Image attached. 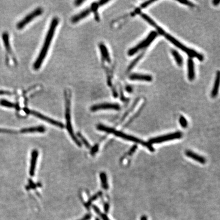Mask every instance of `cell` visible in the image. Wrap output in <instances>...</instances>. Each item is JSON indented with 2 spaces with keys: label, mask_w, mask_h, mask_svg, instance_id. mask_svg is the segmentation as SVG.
<instances>
[{
  "label": "cell",
  "mask_w": 220,
  "mask_h": 220,
  "mask_svg": "<svg viewBox=\"0 0 220 220\" xmlns=\"http://www.w3.org/2000/svg\"><path fill=\"white\" fill-rule=\"evenodd\" d=\"M59 23V20L58 18H54L50 23V27L45 38V41L43 43L41 51L39 52L37 58L36 59L33 64V68L35 70H38L40 68L46 58Z\"/></svg>",
  "instance_id": "1"
},
{
  "label": "cell",
  "mask_w": 220,
  "mask_h": 220,
  "mask_svg": "<svg viewBox=\"0 0 220 220\" xmlns=\"http://www.w3.org/2000/svg\"><path fill=\"white\" fill-rule=\"evenodd\" d=\"M97 128L100 131H104L107 133H112L116 136L124 139L125 140L135 142L136 143H138L146 147L148 149H149L151 152H153L155 151V148L153 147V145L151 144H150L149 142H145L144 141L141 140L140 139L133 137L131 135H128L121 131H118L113 128H109L108 126H106L103 125H98L97 126Z\"/></svg>",
  "instance_id": "2"
},
{
  "label": "cell",
  "mask_w": 220,
  "mask_h": 220,
  "mask_svg": "<svg viewBox=\"0 0 220 220\" xmlns=\"http://www.w3.org/2000/svg\"><path fill=\"white\" fill-rule=\"evenodd\" d=\"M65 100L66 101L65 118L66 121V127L69 135L73 140L75 141L77 145L81 146V143L75 136L73 131L71 121L70 115V104H71V92L70 89H66L64 92Z\"/></svg>",
  "instance_id": "3"
},
{
  "label": "cell",
  "mask_w": 220,
  "mask_h": 220,
  "mask_svg": "<svg viewBox=\"0 0 220 220\" xmlns=\"http://www.w3.org/2000/svg\"><path fill=\"white\" fill-rule=\"evenodd\" d=\"M108 1H100L99 2H95L91 5L90 7L87 8L86 9L82 11V12L76 14L71 18V23H78L81 20H83L84 18H86L92 12L94 13L95 16V19L96 21H100V17L98 14V9L100 6H103L107 3H108Z\"/></svg>",
  "instance_id": "4"
},
{
  "label": "cell",
  "mask_w": 220,
  "mask_h": 220,
  "mask_svg": "<svg viewBox=\"0 0 220 220\" xmlns=\"http://www.w3.org/2000/svg\"><path fill=\"white\" fill-rule=\"evenodd\" d=\"M164 35L165 36L166 38H167L169 41H170L171 43H172L176 47H177L178 48H179L181 51L185 52L191 58H196L199 60H203L204 57L200 54L196 52L195 50H192V49L187 48L186 46L183 45L181 43L179 42L177 39L174 38L173 36L167 34V33H165Z\"/></svg>",
  "instance_id": "5"
},
{
  "label": "cell",
  "mask_w": 220,
  "mask_h": 220,
  "mask_svg": "<svg viewBox=\"0 0 220 220\" xmlns=\"http://www.w3.org/2000/svg\"><path fill=\"white\" fill-rule=\"evenodd\" d=\"M157 35H158V33L155 31H152L150 32L147 37L143 40L142 42L139 43L138 45L136 46L133 47V48L130 49L128 52V55L129 56H133L135 54L137 53V52L139 51L140 50H142L149 46V45L153 43L154 39L156 37Z\"/></svg>",
  "instance_id": "6"
},
{
  "label": "cell",
  "mask_w": 220,
  "mask_h": 220,
  "mask_svg": "<svg viewBox=\"0 0 220 220\" xmlns=\"http://www.w3.org/2000/svg\"><path fill=\"white\" fill-rule=\"evenodd\" d=\"M43 12V10L42 8L38 7L37 8H36L31 12L30 13H29L25 16V18H23L21 21H20L17 23L16 28L18 30H22L28 23H30L33 20H34L36 18L41 15Z\"/></svg>",
  "instance_id": "7"
},
{
  "label": "cell",
  "mask_w": 220,
  "mask_h": 220,
  "mask_svg": "<svg viewBox=\"0 0 220 220\" xmlns=\"http://www.w3.org/2000/svg\"><path fill=\"white\" fill-rule=\"evenodd\" d=\"M183 136V133L180 131H176L173 133H169L167 135L158 136V137L150 139L149 140V143L151 145L153 144H158L162 142L173 140L175 139L181 138Z\"/></svg>",
  "instance_id": "8"
},
{
  "label": "cell",
  "mask_w": 220,
  "mask_h": 220,
  "mask_svg": "<svg viewBox=\"0 0 220 220\" xmlns=\"http://www.w3.org/2000/svg\"><path fill=\"white\" fill-rule=\"evenodd\" d=\"M24 111L26 113L31 114V115L34 116L35 117H37L39 119L45 121H46L50 124H52V125H54L57 126V127H59V128H64V125H63V124H62V123L55 120L54 119H51L50 117L43 115L42 114L35 111L34 110H31L25 108L24 109Z\"/></svg>",
  "instance_id": "9"
},
{
  "label": "cell",
  "mask_w": 220,
  "mask_h": 220,
  "mask_svg": "<svg viewBox=\"0 0 220 220\" xmlns=\"http://www.w3.org/2000/svg\"><path fill=\"white\" fill-rule=\"evenodd\" d=\"M2 40L3 41L4 45L5 46L6 51L7 52V55L8 56V61L10 60V58L13 61L14 64L15 65L17 63V61H16V59L13 54L10 41H9L10 40H9V34L7 32H4L2 34Z\"/></svg>",
  "instance_id": "10"
},
{
  "label": "cell",
  "mask_w": 220,
  "mask_h": 220,
  "mask_svg": "<svg viewBox=\"0 0 220 220\" xmlns=\"http://www.w3.org/2000/svg\"><path fill=\"white\" fill-rule=\"evenodd\" d=\"M119 110L120 109V105L117 103H103L93 106L91 108V110L93 112L101 110Z\"/></svg>",
  "instance_id": "11"
},
{
  "label": "cell",
  "mask_w": 220,
  "mask_h": 220,
  "mask_svg": "<svg viewBox=\"0 0 220 220\" xmlns=\"http://www.w3.org/2000/svg\"><path fill=\"white\" fill-rule=\"evenodd\" d=\"M38 156V152L36 150H34L32 152L30 168V174L31 176H33L35 174L36 162Z\"/></svg>",
  "instance_id": "12"
},
{
  "label": "cell",
  "mask_w": 220,
  "mask_h": 220,
  "mask_svg": "<svg viewBox=\"0 0 220 220\" xmlns=\"http://www.w3.org/2000/svg\"><path fill=\"white\" fill-rule=\"evenodd\" d=\"M141 16L144 20H145L148 23L150 24V25H151V26H153V27L156 29L159 34H161V35H164L165 34V31L162 29V28L159 27L158 25H157L155 21H153V20H152L151 18H150L147 14H145V13H141Z\"/></svg>",
  "instance_id": "13"
},
{
  "label": "cell",
  "mask_w": 220,
  "mask_h": 220,
  "mask_svg": "<svg viewBox=\"0 0 220 220\" xmlns=\"http://www.w3.org/2000/svg\"><path fill=\"white\" fill-rule=\"evenodd\" d=\"M186 155L188 158H192L194 161L199 162L202 164H204L206 163V159L204 158V157L201 156L200 155H198L191 150H186Z\"/></svg>",
  "instance_id": "14"
},
{
  "label": "cell",
  "mask_w": 220,
  "mask_h": 220,
  "mask_svg": "<svg viewBox=\"0 0 220 220\" xmlns=\"http://www.w3.org/2000/svg\"><path fill=\"white\" fill-rule=\"evenodd\" d=\"M129 78L131 80H139V81H143L146 82H150L153 80V78L151 76L148 75H143V74H138V73H133L130 75Z\"/></svg>",
  "instance_id": "15"
},
{
  "label": "cell",
  "mask_w": 220,
  "mask_h": 220,
  "mask_svg": "<svg viewBox=\"0 0 220 220\" xmlns=\"http://www.w3.org/2000/svg\"><path fill=\"white\" fill-rule=\"evenodd\" d=\"M99 47L103 60L106 61L109 63H110L111 62V59L107 47L103 43H100Z\"/></svg>",
  "instance_id": "16"
},
{
  "label": "cell",
  "mask_w": 220,
  "mask_h": 220,
  "mask_svg": "<svg viewBox=\"0 0 220 220\" xmlns=\"http://www.w3.org/2000/svg\"><path fill=\"white\" fill-rule=\"evenodd\" d=\"M188 78L190 81H193L195 78V70H194V63L192 58L188 59Z\"/></svg>",
  "instance_id": "17"
},
{
  "label": "cell",
  "mask_w": 220,
  "mask_h": 220,
  "mask_svg": "<svg viewBox=\"0 0 220 220\" xmlns=\"http://www.w3.org/2000/svg\"><path fill=\"white\" fill-rule=\"evenodd\" d=\"M220 84V72L218 71L215 78V83L213 85V90L211 92V96L213 98H215L217 96L218 93L219 88Z\"/></svg>",
  "instance_id": "18"
},
{
  "label": "cell",
  "mask_w": 220,
  "mask_h": 220,
  "mask_svg": "<svg viewBox=\"0 0 220 220\" xmlns=\"http://www.w3.org/2000/svg\"><path fill=\"white\" fill-rule=\"evenodd\" d=\"M45 131V128L43 126H39L37 127H32V128H25L21 130V132L23 133H43Z\"/></svg>",
  "instance_id": "19"
},
{
  "label": "cell",
  "mask_w": 220,
  "mask_h": 220,
  "mask_svg": "<svg viewBox=\"0 0 220 220\" xmlns=\"http://www.w3.org/2000/svg\"><path fill=\"white\" fill-rule=\"evenodd\" d=\"M171 52L178 65L179 66H181L183 64V59L181 55L178 53V52L177 51L175 50H172L171 51Z\"/></svg>",
  "instance_id": "20"
},
{
  "label": "cell",
  "mask_w": 220,
  "mask_h": 220,
  "mask_svg": "<svg viewBox=\"0 0 220 220\" xmlns=\"http://www.w3.org/2000/svg\"><path fill=\"white\" fill-rule=\"evenodd\" d=\"M100 178L101 181V186L103 189L107 190L109 188L108 183L107 180V175L104 172H101L100 174Z\"/></svg>",
  "instance_id": "21"
},
{
  "label": "cell",
  "mask_w": 220,
  "mask_h": 220,
  "mask_svg": "<svg viewBox=\"0 0 220 220\" xmlns=\"http://www.w3.org/2000/svg\"><path fill=\"white\" fill-rule=\"evenodd\" d=\"M101 195H102V193L101 192H99L91 197L90 199H89L88 201L86 203V207L87 208H89V206H90L91 204H92V203L94 201L96 200V199H98V198H99Z\"/></svg>",
  "instance_id": "22"
},
{
  "label": "cell",
  "mask_w": 220,
  "mask_h": 220,
  "mask_svg": "<svg viewBox=\"0 0 220 220\" xmlns=\"http://www.w3.org/2000/svg\"><path fill=\"white\" fill-rule=\"evenodd\" d=\"M179 122L181 127L183 128H186L188 127V123L184 116H180V117H179Z\"/></svg>",
  "instance_id": "23"
},
{
  "label": "cell",
  "mask_w": 220,
  "mask_h": 220,
  "mask_svg": "<svg viewBox=\"0 0 220 220\" xmlns=\"http://www.w3.org/2000/svg\"><path fill=\"white\" fill-rule=\"evenodd\" d=\"M0 104L4 107H8V108H15L16 106L14 103H11L10 101H8L5 100H3L0 101Z\"/></svg>",
  "instance_id": "24"
},
{
  "label": "cell",
  "mask_w": 220,
  "mask_h": 220,
  "mask_svg": "<svg viewBox=\"0 0 220 220\" xmlns=\"http://www.w3.org/2000/svg\"><path fill=\"white\" fill-rule=\"evenodd\" d=\"M78 136L81 139V140L82 141V142H83V143L86 146V147L88 148H90V145L89 144V142L87 141V140L81 133H78Z\"/></svg>",
  "instance_id": "25"
},
{
  "label": "cell",
  "mask_w": 220,
  "mask_h": 220,
  "mask_svg": "<svg viewBox=\"0 0 220 220\" xmlns=\"http://www.w3.org/2000/svg\"><path fill=\"white\" fill-rule=\"evenodd\" d=\"M142 55H141L140 56H139L138 57H137V58L135 59V60L133 61V62L131 63L130 66L128 68V71H130L135 66V65L137 64V63L140 60V59L142 58Z\"/></svg>",
  "instance_id": "26"
},
{
  "label": "cell",
  "mask_w": 220,
  "mask_h": 220,
  "mask_svg": "<svg viewBox=\"0 0 220 220\" xmlns=\"http://www.w3.org/2000/svg\"><path fill=\"white\" fill-rule=\"evenodd\" d=\"M180 3L182 4H184L186 6H188L190 7H193L194 6L193 3H192V2L188 1H178Z\"/></svg>",
  "instance_id": "27"
},
{
  "label": "cell",
  "mask_w": 220,
  "mask_h": 220,
  "mask_svg": "<svg viewBox=\"0 0 220 220\" xmlns=\"http://www.w3.org/2000/svg\"><path fill=\"white\" fill-rule=\"evenodd\" d=\"M155 2V1H146V2H144L142 4L141 7L142 8H145V7H147L148 6H149L150 4H151V3H154Z\"/></svg>",
  "instance_id": "28"
},
{
  "label": "cell",
  "mask_w": 220,
  "mask_h": 220,
  "mask_svg": "<svg viewBox=\"0 0 220 220\" xmlns=\"http://www.w3.org/2000/svg\"><path fill=\"white\" fill-rule=\"evenodd\" d=\"M11 94V93L9 91L0 90V95H10Z\"/></svg>",
  "instance_id": "29"
},
{
  "label": "cell",
  "mask_w": 220,
  "mask_h": 220,
  "mask_svg": "<svg viewBox=\"0 0 220 220\" xmlns=\"http://www.w3.org/2000/svg\"><path fill=\"white\" fill-rule=\"evenodd\" d=\"M98 145L94 146V147L91 149V154L92 155H94L98 151Z\"/></svg>",
  "instance_id": "30"
},
{
  "label": "cell",
  "mask_w": 220,
  "mask_h": 220,
  "mask_svg": "<svg viewBox=\"0 0 220 220\" xmlns=\"http://www.w3.org/2000/svg\"><path fill=\"white\" fill-rule=\"evenodd\" d=\"M93 210H94V211H95V213H96L98 215H99L100 216H101V215H102V213H102L101 211H100V209H99L97 206H95V205L93 206Z\"/></svg>",
  "instance_id": "31"
},
{
  "label": "cell",
  "mask_w": 220,
  "mask_h": 220,
  "mask_svg": "<svg viewBox=\"0 0 220 220\" xmlns=\"http://www.w3.org/2000/svg\"><path fill=\"white\" fill-rule=\"evenodd\" d=\"M137 148V145L133 146V147L131 148V149L130 150V151H129V153H128V155H131V154H133V153H135V151H136V150Z\"/></svg>",
  "instance_id": "32"
},
{
  "label": "cell",
  "mask_w": 220,
  "mask_h": 220,
  "mask_svg": "<svg viewBox=\"0 0 220 220\" xmlns=\"http://www.w3.org/2000/svg\"><path fill=\"white\" fill-rule=\"evenodd\" d=\"M91 218V215L88 214L85 216L83 218L79 220H90Z\"/></svg>",
  "instance_id": "33"
},
{
  "label": "cell",
  "mask_w": 220,
  "mask_h": 220,
  "mask_svg": "<svg viewBox=\"0 0 220 220\" xmlns=\"http://www.w3.org/2000/svg\"><path fill=\"white\" fill-rule=\"evenodd\" d=\"M109 205L108 203H106V204H105V205H104V210H105V212L106 213H108L109 211Z\"/></svg>",
  "instance_id": "34"
},
{
  "label": "cell",
  "mask_w": 220,
  "mask_h": 220,
  "mask_svg": "<svg viewBox=\"0 0 220 220\" xmlns=\"http://www.w3.org/2000/svg\"><path fill=\"white\" fill-rule=\"evenodd\" d=\"M100 217H101V218L103 219V220H109V219L108 217L107 216V215L105 214V213H102V215H101Z\"/></svg>",
  "instance_id": "35"
},
{
  "label": "cell",
  "mask_w": 220,
  "mask_h": 220,
  "mask_svg": "<svg viewBox=\"0 0 220 220\" xmlns=\"http://www.w3.org/2000/svg\"><path fill=\"white\" fill-rule=\"evenodd\" d=\"M220 3L219 0H214L213 1V4L215 5H218Z\"/></svg>",
  "instance_id": "36"
},
{
  "label": "cell",
  "mask_w": 220,
  "mask_h": 220,
  "mask_svg": "<svg viewBox=\"0 0 220 220\" xmlns=\"http://www.w3.org/2000/svg\"><path fill=\"white\" fill-rule=\"evenodd\" d=\"M141 220H147V217L146 216H142L141 218Z\"/></svg>",
  "instance_id": "37"
},
{
  "label": "cell",
  "mask_w": 220,
  "mask_h": 220,
  "mask_svg": "<svg viewBox=\"0 0 220 220\" xmlns=\"http://www.w3.org/2000/svg\"><path fill=\"white\" fill-rule=\"evenodd\" d=\"M95 220H100V219H98V218H96Z\"/></svg>",
  "instance_id": "38"
}]
</instances>
